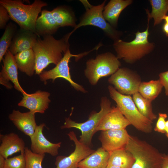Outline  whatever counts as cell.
Here are the masks:
<instances>
[{
    "mask_svg": "<svg viewBox=\"0 0 168 168\" xmlns=\"http://www.w3.org/2000/svg\"><path fill=\"white\" fill-rule=\"evenodd\" d=\"M70 32L59 40L52 35L38 38L32 48L35 57V72L40 75L43 70L51 63L56 65L61 60L64 54L69 49L68 40Z\"/></svg>",
    "mask_w": 168,
    "mask_h": 168,
    "instance_id": "1",
    "label": "cell"
},
{
    "mask_svg": "<svg viewBox=\"0 0 168 168\" xmlns=\"http://www.w3.org/2000/svg\"><path fill=\"white\" fill-rule=\"evenodd\" d=\"M0 4L6 8L10 19L20 28L36 34L35 24L39 14L43 7L48 5L47 3L41 0H35L29 5L24 4L20 0H0Z\"/></svg>",
    "mask_w": 168,
    "mask_h": 168,
    "instance_id": "2",
    "label": "cell"
},
{
    "mask_svg": "<svg viewBox=\"0 0 168 168\" xmlns=\"http://www.w3.org/2000/svg\"><path fill=\"white\" fill-rule=\"evenodd\" d=\"M150 20L148 17L146 30L142 32L138 31L135 33V38L132 41L126 42L120 39L114 41L113 47L119 59H122L127 63L133 64L154 50V44L150 42L148 40Z\"/></svg>",
    "mask_w": 168,
    "mask_h": 168,
    "instance_id": "3",
    "label": "cell"
},
{
    "mask_svg": "<svg viewBox=\"0 0 168 168\" xmlns=\"http://www.w3.org/2000/svg\"><path fill=\"white\" fill-rule=\"evenodd\" d=\"M125 148L135 159L131 168H161L164 154L147 142L130 135Z\"/></svg>",
    "mask_w": 168,
    "mask_h": 168,
    "instance_id": "4",
    "label": "cell"
},
{
    "mask_svg": "<svg viewBox=\"0 0 168 168\" xmlns=\"http://www.w3.org/2000/svg\"><path fill=\"white\" fill-rule=\"evenodd\" d=\"M108 89L110 97L131 125L143 133H149L152 132L153 122L140 113L131 96L120 94L111 85L108 86Z\"/></svg>",
    "mask_w": 168,
    "mask_h": 168,
    "instance_id": "5",
    "label": "cell"
},
{
    "mask_svg": "<svg viewBox=\"0 0 168 168\" xmlns=\"http://www.w3.org/2000/svg\"><path fill=\"white\" fill-rule=\"evenodd\" d=\"M100 109L99 112L93 111L89 115L86 121L79 123L72 120L70 117L65 119L64 124L61 127V129L75 128L81 132L79 141L83 144L90 147L92 139L96 129L103 117L111 109V102L106 96H103L100 99Z\"/></svg>",
    "mask_w": 168,
    "mask_h": 168,
    "instance_id": "6",
    "label": "cell"
},
{
    "mask_svg": "<svg viewBox=\"0 0 168 168\" xmlns=\"http://www.w3.org/2000/svg\"><path fill=\"white\" fill-rule=\"evenodd\" d=\"M121 63L116 56L110 52L100 54L86 62L84 75L90 83L96 85L101 78L112 75L120 68Z\"/></svg>",
    "mask_w": 168,
    "mask_h": 168,
    "instance_id": "7",
    "label": "cell"
},
{
    "mask_svg": "<svg viewBox=\"0 0 168 168\" xmlns=\"http://www.w3.org/2000/svg\"><path fill=\"white\" fill-rule=\"evenodd\" d=\"M84 6L86 12L79 23L70 32L72 34L79 27L87 25L97 27L102 29L106 35L114 41L120 39L122 33L117 30L107 22L103 14L106 1L97 5H91L87 0H80Z\"/></svg>",
    "mask_w": 168,
    "mask_h": 168,
    "instance_id": "8",
    "label": "cell"
},
{
    "mask_svg": "<svg viewBox=\"0 0 168 168\" xmlns=\"http://www.w3.org/2000/svg\"><path fill=\"white\" fill-rule=\"evenodd\" d=\"M98 49V46H96L91 50L77 54H72L69 49H68L64 54L61 60L54 68L49 71H43L39 75L40 80L46 83L48 80L52 79L53 82H54L57 78H62L68 81L77 91L85 93H86L87 91L82 86L76 83L72 80L70 73L68 63L72 57H75V61H77L91 51L97 50Z\"/></svg>",
    "mask_w": 168,
    "mask_h": 168,
    "instance_id": "9",
    "label": "cell"
},
{
    "mask_svg": "<svg viewBox=\"0 0 168 168\" xmlns=\"http://www.w3.org/2000/svg\"><path fill=\"white\" fill-rule=\"evenodd\" d=\"M108 82L119 93L131 96L138 92L142 81L139 76L134 71L122 68L111 75Z\"/></svg>",
    "mask_w": 168,
    "mask_h": 168,
    "instance_id": "10",
    "label": "cell"
},
{
    "mask_svg": "<svg viewBox=\"0 0 168 168\" xmlns=\"http://www.w3.org/2000/svg\"><path fill=\"white\" fill-rule=\"evenodd\" d=\"M67 135L74 143L75 149L68 156H57L54 168H77V165L81 161L95 151L80 142L74 132L70 131Z\"/></svg>",
    "mask_w": 168,
    "mask_h": 168,
    "instance_id": "11",
    "label": "cell"
},
{
    "mask_svg": "<svg viewBox=\"0 0 168 168\" xmlns=\"http://www.w3.org/2000/svg\"><path fill=\"white\" fill-rule=\"evenodd\" d=\"M44 123L37 125L34 134L30 137L31 145L30 150L38 154H49L53 156L58 154V150L61 147L62 142L53 143L48 140L43 133Z\"/></svg>",
    "mask_w": 168,
    "mask_h": 168,
    "instance_id": "12",
    "label": "cell"
},
{
    "mask_svg": "<svg viewBox=\"0 0 168 168\" xmlns=\"http://www.w3.org/2000/svg\"><path fill=\"white\" fill-rule=\"evenodd\" d=\"M130 135L125 129L101 131L99 137L101 147L110 152L125 148Z\"/></svg>",
    "mask_w": 168,
    "mask_h": 168,
    "instance_id": "13",
    "label": "cell"
},
{
    "mask_svg": "<svg viewBox=\"0 0 168 168\" xmlns=\"http://www.w3.org/2000/svg\"><path fill=\"white\" fill-rule=\"evenodd\" d=\"M23 95L22 100L18 104L19 106L27 108L35 114H43L48 108L50 102L49 92L39 90L33 93Z\"/></svg>",
    "mask_w": 168,
    "mask_h": 168,
    "instance_id": "14",
    "label": "cell"
},
{
    "mask_svg": "<svg viewBox=\"0 0 168 168\" xmlns=\"http://www.w3.org/2000/svg\"><path fill=\"white\" fill-rule=\"evenodd\" d=\"M35 114L30 111L22 113L13 110L9 114L8 118L18 130L30 137L34 133L37 126Z\"/></svg>",
    "mask_w": 168,
    "mask_h": 168,
    "instance_id": "15",
    "label": "cell"
},
{
    "mask_svg": "<svg viewBox=\"0 0 168 168\" xmlns=\"http://www.w3.org/2000/svg\"><path fill=\"white\" fill-rule=\"evenodd\" d=\"M130 125L129 122L118 108L113 106L103 117L96 128V132L125 129Z\"/></svg>",
    "mask_w": 168,
    "mask_h": 168,
    "instance_id": "16",
    "label": "cell"
},
{
    "mask_svg": "<svg viewBox=\"0 0 168 168\" xmlns=\"http://www.w3.org/2000/svg\"><path fill=\"white\" fill-rule=\"evenodd\" d=\"M37 36L31 31L20 28L14 36L8 50L14 55L32 49L38 38Z\"/></svg>",
    "mask_w": 168,
    "mask_h": 168,
    "instance_id": "17",
    "label": "cell"
},
{
    "mask_svg": "<svg viewBox=\"0 0 168 168\" xmlns=\"http://www.w3.org/2000/svg\"><path fill=\"white\" fill-rule=\"evenodd\" d=\"M0 155L5 159L17 152L24 153L26 147L25 142L17 134L11 132L0 134Z\"/></svg>",
    "mask_w": 168,
    "mask_h": 168,
    "instance_id": "18",
    "label": "cell"
},
{
    "mask_svg": "<svg viewBox=\"0 0 168 168\" xmlns=\"http://www.w3.org/2000/svg\"><path fill=\"white\" fill-rule=\"evenodd\" d=\"M3 58V65L0 73L1 77L9 81H11L14 84V87L22 94L26 93L20 84L18 77V68L16 62L14 55L8 50Z\"/></svg>",
    "mask_w": 168,
    "mask_h": 168,
    "instance_id": "19",
    "label": "cell"
},
{
    "mask_svg": "<svg viewBox=\"0 0 168 168\" xmlns=\"http://www.w3.org/2000/svg\"><path fill=\"white\" fill-rule=\"evenodd\" d=\"M60 27L54 19L51 11L43 10L35 24V31L38 36H44L55 33Z\"/></svg>",
    "mask_w": 168,
    "mask_h": 168,
    "instance_id": "20",
    "label": "cell"
},
{
    "mask_svg": "<svg viewBox=\"0 0 168 168\" xmlns=\"http://www.w3.org/2000/svg\"><path fill=\"white\" fill-rule=\"evenodd\" d=\"M133 2L132 0H110L105 6L103 12L105 19L113 27H116L120 13Z\"/></svg>",
    "mask_w": 168,
    "mask_h": 168,
    "instance_id": "21",
    "label": "cell"
},
{
    "mask_svg": "<svg viewBox=\"0 0 168 168\" xmlns=\"http://www.w3.org/2000/svg\"><path fill=\"white\" fill-rule=\"evenodd\" d=\"M110 153L101 147L81 161L77 167L81 168H107Z\"/></svg>",
    "mask_w": 168,
    "mask_h": 168,
    "instance_id": "22",
    "label": "cell"
},
{
    "mask_svg": "<svg viewBox=\"0 0 168 168\" xmlns=\"http://www.w3.org/2000/svg\"><path fill=\"white\" fill-rule=\"evenodd\" d=\"M18 69L29 76H32L35 71V57L32 49L14 55Z\"/></svg>",
    "mask_w": 168,
    "mask_h": 168,
    "instance_id": "23",
    "label": "cell"
},
{
    "mask_svg": "<svg viewBox=\"0 0 168 168\" xmlns=\"http://www.w3.org/2000/svg\"><path fill=\"white\" fill-rule=\"evenodd\" d=\"M110 153L108 165H112L120 168H131L135 159L133 155L125 148Z\"/></svg>",
    "mask_w": 168,
    "mask_h": 168,
    "instance_id": "24",
    "label": "cell"
},
{
    "mask_svg": "<svg viewBox=\"0 0 168 168\" xmlns=\"http://www.w3.org/2000/svg\"><path fill=\"white\" fill-rule=\"evenodd\" d=\"M51 11L60 27L69 26L75 28L77 26L73 14L66 7H58Z\"/></svg>",
    "mask_w": 168,
    "mask_h": 168,
    "instance_id": "25",
    "label": "cell"
},
{
    "mask_svg": "<svg viewBox=\"0 0 168 168\" xmlns=\"http://www.w3.org/2000/svg\"><path fill=\"white\" fill-rule=\"evenodd\" d=\"M152 10L151 13L146 10L150 19H154V26L160 24L168 12V0H150Z\"/></svg>",
    "mask_w": 168,
    "mask_h": 168,
    "instance_id": "26",
    "label": "cell"
},
{
    "mask_svg": "<svg viewBox=\"0 0 168 168\" xmlns=\"http://www.w3.org/2000/svg\"><path fill=\"white\" fill-rule=\"evenodd\" d=\"M163 87L159 79L148 82H142L138 92L144 97L152 101L159 95Z\"/></svg>",
    "mask_w": 168,
    "mask_h": 168,
    "instance_id": "27",
    "label": "cell"
},
{
    "mask_svg": "<svg viewBox=\"0 0 168 168\" xmlns=\"http://www.w3.org/2000/svg\"><path fill=\"white\" fill-rule=\"evenodd\" d=\"M132 98L140 113L145 118L153 121L157 115L152 110V101L143 97L138 92L133 95Z\"/></svg>",
    "mask_w": 168,
    "mask_h": 168,
    "instance_id": "28",
    "label": "cell"
},
{
    "mask_svg": "<svg viewBox=\"0 0 168 168\" xmlns=\"http://www.w3.org/2000/svg\"><path fill=\"white\" fill-rule=\"evenodd\" d=\"M16 25L10 22L7 25L0 39V62L3 59L17 31Z\"/></svg>",
    "mask_w": 168,
    "mask_h": 168,
    "instance_id": "29",
    "label": "cell"
},
{
    "mask_svg": "<svg viewBox=\"0 0 168 168\" xmlns=\"http://www.w3.org/2000/svg\"><path fill=\"white\" fill-rule=\"evenodd\" d=\"M26 159V168H42V163L45 154H38L33 152L26 147L24 152Z\"/></svg>",
    "mask_w": 168,
    "mask_h": 168,
    "instance_id": "30",
    "label": "cell"
},
{
    "mask_svg": "<svg viewBox=\"0 0 168 168\" xmlns=\"http://www.w3.org/2000/svg\"><path fill=\"white\" fill-rule=\"evenodd\" d=\"M26 159L24 153L5 159L4 168H26Z\"/></svg>",
    "mask_w": 168,
    "mask_h": 168,
    "instance_id": "31",
    "label": "cell"
},
{
    "mask_svg": "<svg viewBox=\"0 0 168 168\" xmlns=\"http://www.w3.org/2000/svg\"><path fill=\"white\" fill-rule=\"evenodd\" d=\"M167 117V114L159 113L157 120L154 128L155 131L162 133H165L166 120Z\"/></svg>",
    "mask_w": 168,
    "mask_h": 168,
    "instance_id": "32",
    "label": "cell"
},
{
    "mask_svg": "<svg viewBox=\"0 0 168 168\" xmlns=\"http://www.w3.org/2000/svg\"><path fill=\"white\" fill-rule=\"evenodd\" d=\"M10 19L8 11L6 8L0 4V29L5 28L7 24Z\"/></svg>",
    "mask_w": 168,
    "mask_h": 168,
    "instance_id": "33",
    "label": "cell"
},
{
    "mask_svg": "<svg viewBox=\"0 0 168 168\" xmlns=\"http://www.w3.org/2000/svg\"><path fill=\"white\" fill-rule=\"evenodd\" d=\"M159 80L165 90V94L168 96V71L159 74Z\"/></svg>",
    "mask_w": 168,
    "mask_h": 168,
    "instance_id": "34",
    "label": "cell"
},
{
    "mask_svg": "<svg viewBox=\"0 0 168 168\" xmlns=\"http://www.w3.org/2000/svg\"><path fill=\"white\" fill-rule=\"evenodd\" d=\"M0 83L5 86L8 89H11L12 87V86L9 82V81L0 77Z\"/></svg>",
    "mask_w": 168,
    "mask_h": 168,
    "instance_id": "35",
    "label": "cell"
},
{
    "mask_svg": "<svg viewBox=\"0 0 168 168\" xmlns=\"http://www.w3.org/2000/svg\"><path fill=\"white\" fill-rule=\"evenodd\" d=\"M161 168H168V153L164 154Z\"/></svg>",
    "mask_w": 168,
    "mask_h": 168,
    "instance_id": "36",
    "label": "cell"
},
{
    "mask_svg": "<svg viewBox=\"0 0 168 168\" xmlns=\"http://www.w3.org/2000/svg\"><path fill=\"white\" fill-rule=\"evenodd\" d=\"M162 30L167 36H168V24L165 22L163 26Z\"/></svg>",
    "mask_w": 168,
    "mask_h": 168,
    "instance_id": "37",
    "label": "cell"
},
{
    "mask_svg": "<svg viewBox=\"0 0 168 168\" xmlns=\"http://www.w3.org/2000/svg\"><path fill=\"white\" fill-rule=\"evenodd\" d=\"M5 159L0 155V168H4Z\"/></svg>",
    "mask_w": 168,
    "mask_h": 168,
    "instance_id": "38",
    "label": "cell"
},
{
    "mask_svg": "<svg viewBox=\"0 0 168 168\" xmlns=\"http://www.w3.org/2000/svg\"><path fill=\"white\" fill-rule=\"evenodd\" d=\"M165 134L167 138H168V119L166 121V122Z\"/></svg>",
    "mask_w": 168,
    "mask_h": 168,
    "instance_id": "39",
    "label": "cell"
},
{
    "mask_svg": "<svg viewBox=\"0 0 168 168\" xmlns=\"http://www.w3.org/2000/svg\"><path fill=\"white\" fill-rule=\"evenodd\" d=\"M107 168H120L119 167L112 165H108Z\"/></svg>",
    "mask_w": 168,
    "mask_h": 168,
    "instance_id": "40",
    "label": "cell"
},
{
    "mask_svg": "<svg viewBox=\"0 0 168 168\" xmlns=\"http://www.w3.org/2000/svg\"><path fill=\"white\" fill-rule=\"evenodd\" d=\"M163 20H164L168 24V15H166L163 18Z\"/></svg>",
    "mask_w": 168,
    "mask_h": 168,
    "instance_id": "41",
    "label": "cell"
},
{
    "mask_svg": "<svg viewBox=\"0 0 168 168\" xmlns=\"http://www.w3.org/2000/svg\"><path fill=\"white\" fill-rule=\"evenodd\" d=\"M77 168H81L78 167Z\"/></svg>",
    "mask_w": 168,
    "mask_h": 168,
    "instance_id": "42",
    "label": "cell"
}]
</instances>
